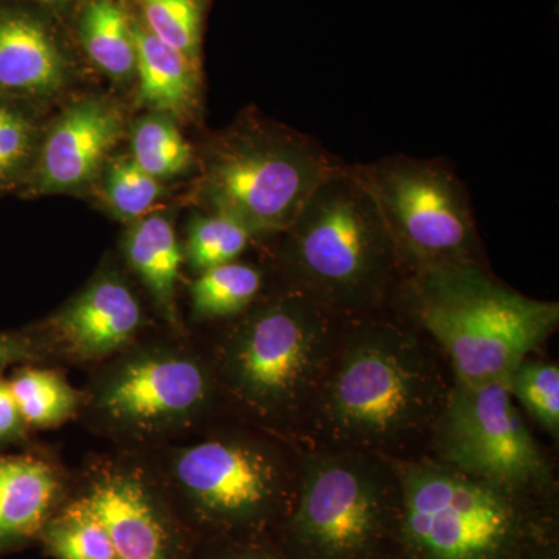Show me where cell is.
Instances as JSON below:
<instances>
[{"label": "cell", "mask_w": 559, "mask_h": 559, "mask_svg": "<svg viewBox=\"0 0 559 559\" xmlns=\"http://www.w3.org/2000/svg\"><path fill=\"white\" fill-rule=\"evenodd\" d=\"M404 297L412 318L447 353L460 385L509 380L559 323L557 301L510 289L476 263L411 272Z\"/></svg>", "instance_id": "obj_1"}, {"label": "cell", "mask_w": 559, "mask_h": 559, "mask_svg": "<svg viewBox=\"0 0 559 559\" xmlns=\"http://www.w3.org/2000/svg\"><path fill=\"white\" fill-rule=\"evenodd\" d=\"M282 235L290 288L334 314L378 307L401 271L380 209L353 167L331 173Z\"/></svg>", "instance_id": "obj_2"}, {"label": "cell", "mask_w": 559, "mask_h": 559, "mask_svg": "<svg viewBox=\"0 0 559 559\" xmlns=\"http://www.w3.org/2000/svg\"><path fill=\"white\" fill-rule=\"evenodd\" d=\"M198 165L197 204L238 221L253 237L282 235L341 167L314 140L255 116L213 135Z\"/></svg>", "instance_id": "obj_3"}, {"label": "cell", "mask_w": 559, "mask_h": 559, "mask_svg": "<svg viewBox=\"0 0 559 559\" xmlns=\"http://www.w3.org/2000/svg\"><path fill=\"white\" fill-rule=\"evenodd\" d=\"M439 377L419 342L390 323H364L333 355L318 395L334 439L389 443L432 417Z\"/></svg>", "instance_id": "obj_4"}, {"label": "cell", "mask_w": 559, "mask_h": 559, "mask_svg": "<svg viewBox=\"0 0 559 559\" xmlns=\"http://www.w3.org/2000/svg\"><path fill=\"white\" fill-rule=\"evenodd\" d=\"M333 314L294 288L257 305L224 345L227 388L261 417H293L316 399L333 359Z\"/></svg>", "instance_id": "obj_5"}, {"label": "cell", "mask_w": 559, "mask_h": 559, "mask_svg": "<svg viewBox=\"0 0 559 559\" xmlns=\"http://www.w3.org/2000/svg\"><path fill=\"white\" fill-rule=\"evenodd\" d=\"M516 496L447 463L399 471V525L411 559H516L528 528Z\"/></svg>", "instance_id": "obj_6"}, {"label": "cell", "mask_w": 559, "mask_h": 559, "mask_svg": "<svg viewBox=\"0 0 559 559\" xmlns=\"http://www.w3.org/2000/svg\"><path fill=\"white\" fill-rule=\"evenodd\" d=\"M353 168L380 209L401 271L480 264L468 191L447 165L393 156Z\"/></svg>", "instance_id": "obj_7"}, {"label": "cell", "mask_w": 559, "mask_h": 559, "mask_svg": "<svg viewBox=\"0 0 559 559\" xmlns=\"http://www.w3.org/2000/svg\"><path fill=\"white\" fill-rule=\"evenodd\" d=\"M396 492L362 455L316 454L305 462L286 535L297 559H373L399 522Z\"/></svg>", "instance_id": "obj_8"}, {"label": "cell", "mask_w": 559, "mask_h": 559, "mask_svg": "<svg viewBox=\"0 0 559 559\" xmlns=\"http://www.w3.org/2000/svg\"><path fill=\"white\" fill-rule=\"evenodd\" d=\"M437 444L447 465L514 496L539 488L549 477L509 380L455 384L441 406Z\"/></svg>", "instance_id": "obj_9"}, {"label": "cell", "mask_w": 559, "mask_h": 559, "mask_svg": "<svg viewBox=\"0 0 559 559\" xmlns=\"http://www.w3.org/2000/svg\"><path fill=\"white\" fill-rule=\"evenodd\" d=\"M173 476L205 520L227 527L266 520L285 491L277 457L249 440L191 444L173 459Z\"/></svg>", "instance_id": "obj_10"}, {"label": "cell", "mask_w": 559, "mask_h": 559, "mask_svg": "<svg viewBox=\"0 0 559 559\" xmlns=\"http://www.w3.org/2000/svg\"><path fill=\"white\" fill-rule=\"evenodd\" d=\"M201 362L175 352L121 360L98 385L95 404L106 421L132 432H156L189 421L210 399Z\"/></svg>", "instance_id": "obj_11"}, {"label": "cell", "mask_w": 559, "mask_h": 559, "mask_svg": "<svg viewBox=\"0 0 559 559\" xmlns=\"http://www.w3.org/2000/svg\"><path fill=\"white\" fill-rule=\"evenodd\" d=\"M128 121L119 102L87 94L66 103L46 121L38 153L21 197L84 194L127 135Z\"/></svg>", "instance_id": "obj_12"}, {"label": "cell", "mask_w": 559, "mask_h": 559, "mask_svg": "<svg viewBox=\"0 0 559 559\" xmlns=\"http://www.w3.org/2000/svg\"><path fill=\"white\" fill-rule=\"evenodd\" d=\"M47 14L27 0H0V95L39 109L75 80Z\"/></svg>", "instance_id": "obj_13"}, {"label": "cell", "mask_w": 559, "mask_h": 559, "mask_svg": "<svg viewBox=\"0 0 559 559\" xmlns=\"http://www.w3.org/2000/svg\"><path fill=\"white\" fill-rule=\"evenodd\" d=\"M143 308L127 280L98 272L50 320L55 341L76 359H98L119 352L143 325Z\"/></svg>", "instance_id": "obj_14"}, {"label": "cell", "mask_w": 559, "mask_h": 559, "mask_svg": "<svg viewBox=\"0 0 559 559\" xmlns=\"http://www.w3.org/2000/svg\"><path fill=\"white\" fill-rule=\"evenodd\" d=\"M108 532L117 559H171V539L153 496L135 474L103 473L83 498Z\"/></svg>", "instance_id": "obj_15"}, {"label": "cell", "mask_w": 559, "mask_h": 559, "mask_svg": "<svg viewBox=\"0 0 559 559\" xmlns=\"http://www.w3.org/2000/svg\"><path fill=\"white\" fill-rule=\"evenodd\" d=\"M135 105L146 112L164 114L179 123L200 110L201 66L151 35L134 16Z\"/></svg>", "instance_id": "obj_16"}, {"label": "cell", "mask_w": 559, "mask_h": 559, "mask_svg": "<svg viewBox=\"0 0 559 559\" xmlns=\"http://www.w3.org/2000/svg\"><path fill=\"white\" fill-rule=\"evenodd\" d=\"M121 250L164 319L179 326L176 286L186 257L176 231L175 213L157 209L128 224Z\"/></svg>", "instance_id": "obj_17"}, {"label": "cell", "mask_w": 559, "mask_h": 559, "mask_svg": "<svg viewBox=\"0 0 559 559\" xmlns=\"http://www.w3.org/2000/svg\"><path fill=\"white\" fill-rule=\"evenodd\" d=\"M79 39L87 60L114 83L135 76L134 16L123 0H84L79 7Z\"/></svg>", "instance_id": "obj_18"}, {"label": "cell", "mask_w": 559, "mask_h": 559, "mask_svg": "<svg viewBox=\"0 0 559 559\" xmlns=\"http://www.w3.org/2000/svg\"><path fill=\"white\" fill-rule=\"evenodd\" d=\"M57 491L49 465L35 459L0 460V540L35 533Z\"/></svg>", "instance_id": "obj_19"}, {"label": "cell", "mask_w": 559, "mask_h": 559, "mask_svg": "<svg viewBox=\"0 0 559 559\" xmlns=\"http://www.w3.org/2000/svg\"><path fill=\"white\" fill-rule=\"evenodd\" d=\"M128 154L142 170L164 183L182 178L198 164L197 151L179 121L156 112H145L132 123Z\"/></svg>", "instance_id": "obj_20"}, {"label": "cell", "mask_w": 559, "mask_h": 559, "mask_svg": "<svg viewBox=\"0 0 559 559\" xmlns=\"http://www.w3.org/2000/svg\"><path fill=\"white\" fill-rule=\"evenodd\" d=\"M92 191L112 218L131 224L160 207L165 183L142 170L130 154H114Z\"/></svg>", "instance_id": "obj_21"}, {"label": "cell", "mask_w": 559, "mask_h": 559, "mask_svg": "<svg viewBox=\"0 0 559 559\" xmlns=\"http://www.w3.org/2000/svg\"><path fill=\"white\" fill-rule=\"evenodd\" d=\"M46 121L36 106L0 95V194L20 191L31 175Z\"/></svg>", "instance_id": "obj_22"}, {"label": "cell", "mask_w": 559, "mask_h": 559, "mask_svg": "<svg viewBox=\"0 0 559 559\" xmlns=\"http://www.w3.org/2000/svg\"><path fill=\"white\" fill-rule=\"evenodd\" d=\"M263 286L259 267L240 261L201 272L191 283V308L200 319H223L252 307Z\"/></svg>", "instance_id": "obj_23"}, {"label": "cell", "mask_w": 559, "mask_h": 559, "mask_svg": "<svg viewBox=\"0 0 559 559\" xmlns=\"http://www.w3.org/2000/svg\"><path fill=\"white\" fill-rule=\"evenodd\" d=\"M143 27L168 47L201 66L207 0H135Z\"/></svg>", "instance_id": "obj_24"}, {"label": "cell", "mask_w": 559, "mask_h": 559, "mask_svg": "<svg viewBox=\"0 0 559 559\" xmlns=\"http://www.w3.org/2000/svg\"><path fill=\"white\" fill-rule=\"evenodd\" d=\"M9 388L24 423L38 428L60 425L79 406V393L55 371L21 370Z\"/></svg>", "instance_id": "obj_25"}, {"label": "cell", "mask_w": 559, "mask_h": 559, "mask_svg": "<svg viewBox=\"0 0 559 559\" xmlns=\"http://www.w3.org/2000/svg\"><path fill=\"white\" fill-rule=\"evenodd\" d=\"M253 235L238 221L221 213H198L191 218L183 257L194 271L204 272L240 259Z\"/></svg>", "instance_id": "obj_26"}, {"label": "cell", "mask_w": 559, "mask_h": 559, "mask_svg": "<svg viewBox=\"0 0 559 559\" xmlns=\"http://www.w3.org/2000/svg\"><path fill=\"white\" fill-rule=\"evenodd\" d=\"M46 540L58 559H117L108 532L83 499L50 522Z\"/></svg>", "instance_id": "obj_27"}, {"label": "cell", "mask_w": 559, "mask_h": 559, "mask_svg": "<svg viewBox=\"0 0 559 559\" xmlns=\"http://www.w3.org/2000/svg\"><path fill=\"white\" fill-rule=\"evenodd\" d=\"M514 401L536 423L558 439L559 433V369L557 364L525 359L509 378Z\"/></svg>", "instance_id": "obj_28"}, {"label": "cell", "mask_w": 559, "mask_h": 559, "mask_svg": "<svg viewBox=\"0 0 559 559\" xmlns=\"http://www.w3.org/2000/svg\"><path fill=\"white\" fill-rule=\"evenodd\" d=\"M24 419L11 395L9 382L0 380V440L20 436Z\"/></svg>", "instance_id": "obj_29"}, {"label": "cell", "mask_w": 559, "mask_h": 559, "mask_svg": "<svg viewBox=\"0 0 559 559\" xmlns=\"http://www.w3.org/2000/svg\"><path fill=\"white\" fill-rule=\"evenodd\" d=\"M28 356V347L16 337L0 334V370L5 369L16 360L25 359Z\"/></svg>", "instance_id": "obj_30"}, {"label": "cell", "mask_w": 559, "mask_h": 559, "mask_svg": "<svg viewBox=\"0 0 559 559\" xmlns=\"http://www.w3.org/2000/svg\"><path fill=\"white\" fill-rule=\"evenodd\" d=\"M27 2L39 7L46 13L68 14L70 11L79 10L84 0H27Z\"/></svg>", "instance_id": "obj_31"}, {"label": "cell", "mask_w": 559, "mask_h": 559, "mask_svg": "<svg viewBox=\"0 0 559 559\" xmlns=\"http://www.w3.org/2000/svg\"><path fill=\"white\" fill-rule=\"evenodd\" d=\"M224 559H275L270 557L266 554H259V551H245V554L231 555V557H227Z\"/></svg>", "instance_id": "obj_32"}, {"label": "cell", "mask_w": 559, "mask_h": 559, "mask_svg": "<svg viewBox=\"0 0 559 559\" xmlns=\"http://www.w3.org/2000/svg\"><path fill=\"white\" fill-rule=\"evenodd\" d=\"M407 559H411V558H407Z\"/></svg>", "instance_id": "obj_33"}]
</instances>
